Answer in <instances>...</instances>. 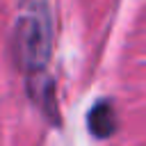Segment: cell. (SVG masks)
Listing matches in <instances>:
<instances>
[{"mask_svg": "<svg viewBox=\"0 0 146 146\" xmlns=\"http://www.w3.org/2000/svg\"><path fill=\"white\" fill-rule=\"evenodd\" d=\"M87 123H89L91 135H96V137H110V135H114V130H116V112H114L112 103L110 100L96 103L91 107V112H89Z\"/></svg>", "mask_w": 146, "mask_h": 146, "instance_id": "2", "label": "cell"}, {"mask_svg": "<svg viewBox=\"0 0 146 146\" xmlns=\"http://www.w3.org/2000/svg\"><path fill=\"white\" fill-rule=\"evenodd\" d=\"M52 52V16L48 0H23L11 27V55L27 78L46 71Z\"/></svg>", "mask_w": 146, "mask_h": 146, "instance_id": "1", "label": "cell"}]
</instances>
